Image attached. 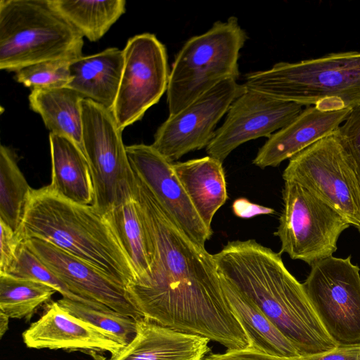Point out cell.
Instances as JSON below:
<instances>
[{"instance_id": "6da1fadb", "label": "cell", "mask_w": 360, "mask_h": 360, "mask_svg": "<svg viewBox=\"0 0 360 360\" xmlns=\"http://www.w3.org/2000/svg\"><path fill=\"white\" fill-rule=\"evenodd\" d=\"M134 193L153 247L150 276L126 288L146 319L215 341L228 350L250 347L224 294L213 255L189 238L134 174Z\"/></svg>"}, {"instance_id": "7a4b0ae2", "label": "cell", "mask_w": 360, "mask_h": 360, "mask_svg": "<svg viewBox=\"0 0 360 360\" xmlns=\"http://www.w3.org/2000/svg\"><path fill=\"white\" fill-rule=\"evenodd\" d=\"M281 253L255 240H233L213 255L217 270L253 301L302 357L338 346L328 335Z\"/></svg>"}, {"instance_id": "3957f363", "label": "cell", "mask_w": 360, "mask_h": 360, "mask_svg": "<svg viewBox=\"0 0 360 360\" xmlns=\"http://www.w3.org/2000/svg\"><path fill=\"white\" fill-rule=\"evenodd\" d=\"M18 238L45 240L91 264L125 288L136 280L130 259L105 215L65 200L47 186L32 188Z\"/></svg>"}, {"instance_id": "277c9868", "label": "cell", "mask_w": 360, "mask_h": 360, "mask_svg": "<svg viewBox=\"0 0 360 360\" xmlns=\"http://www.w3.org/2000/svg\"><path fill=\"white\" fill-rule=\"evenodd\" d=\"M243 85L278 100L323 111L360 107V51L279 62L245 75Z\"/></svg>"}, {"instance_id": "5b68a950", "label": "cell", "mask_w": 360, "mask_h": 360, "mask_svg": "<svg viewBox=\"0 0 360 360\" xmlns=\"http://www.w3.org/2000/svg\"><path fill=\"white\" fill-rule=\"evenodd\" d=\"M83 36L49 0L0 1V69L16 72L32 64L72 61L82 56Z\"/></svg>"}, {"instance_id": "8992f818", "label": "cell", "mask_w": 360, "mask_h": 360, "mask_svg": "<svg viewBox=\"0 0 360 360\" xmlns=\"http://www.w3.org/2000/svg\"><path fill=\"white\" fill-rule=\"evenodd\" d=\"M248 39L237 18L217 21L188 39L176 54L167 89L169 115L184 109L219 82L238 79L240 51Z\"/></svg>"}, {"instance_id": "52a82bcc", "label": "cell", "mask_w": 360, "mask_h": 360, "mask_svg": "<svg viewBox=\"0 0 360 360\" xmlns=\"http://www.w3.org/2000/svg\"><path fill=\"white\" fill-rule=\"evenodd\" d=\"M282 176L306 188L350 225L360 226L359 182L338 130L290 158Z\"/></svg>"}, {"instance_id": "ba28073f", "label": "cell", "mask_w": 360, "mask_h": 360, "mask_svg": "<svg viewBox=\"0 0 360 360\" xmlns=\"http://www.w3.org/2000/svg\"><path fill=\"white\" fill-rule=\"evenodd\" d=\"M82 110L83 151L94 191L92 205L105 215L133 195L134 174L112 112L89 99L82 100Z\"/></svg>"}, {"instance_id": "9c48e42d", "label": "cell", "mask_w": 360, "mask_h": 360, "mask_svg": "<svg viewBox=\"0 0 360 360\" xmlns=\"http://www.w3.org/2000/svg\"><path fill=\"white\" fill-rule=\"evenodd\" d=\"M283 208L274 235L280 253L311 266L333 256L341 233L350 224L332 207L297 182L285 181Z\"/></svg>"}, {"instance_id": "30bf717a", "label": "cell", "mask_w": 360, "mask_h": 360, "mask_svg": "<svg viewBox=\"0 0 360 360\" xmlns=\"http://www.w3.org/2000/svg\"><path fill=\"white\" fill-rule=\"evenodd\" d=\"M329 257L311 266L302 283L323 328L338 347L360 345V268Z\"/></svg>"}, {"instance_id": "8fae6325", "label": "cell", "mask_w": 360, "mask_h": 360, "mask_svg": "<svg viewBox=\"0 0 360 360\" xmlns=\"http://www.w3.org/2000/svg\"><path fill=\"white\" fill-rule=\"evenodd\" d=\"M117 98L112 110L118 127L140 120L167 91L169 71L165 46L150 33L127 41Z\"/></svg>"}, {"instance_id": "7c38bea8", "label": "cell", "mask_w": 360, "mask_h": 360, "mask_svg": "<svg viewBox=\"0 0 360 360\" xmlns=\"http://www.w3.org/2000/svg\"><path fill=\"white\" fill-rule=\"evenodd\" d=\"M244 89L234 79L219 82L176 114L169 115L157 129L151 146L171 162L206 148L217 123Z\"/></svg>"}, {"instance_id": "4fadbf2b", "label": "cell", "mask_w": 360, "mask_h": 360, "mask_svg": "<svg viewBox=\"0 0 360 360\" xmlns=\"http://www.w3.org/2000/svg\"><path fill=\"white\" fill-rule=\"evenodd\" d=\"M302 107L245 86L231 103L222 125L216 129L206 152L223 162L243 143L269 138L295 118Z\"/></svg>"}, {"instance_id": "5bb4252c", "label": "cell", "mask_w": 360, "mask_h": 360, "mask_svg": "<svg viewBox=\"0 0 360 360\" xmlns=\"http://www.w3.org/2000/svg\"><path fill=\"white\" fill-rule=\"evenodd\" d=\"M134 174L146 184L181 231L193 242L205 248L213 231L207 229L174 174L172 164L151 145L126 146Z\"/></svg>"}, {"instance_id": "9a60e30c", "label": "cell", "mask_w": 360, "mask_h": 360, "mask_svg": "<svg viewBox=\"0 0 360 360\" xmlns=\"http://www.w3.org/2000/svg\"><path fill=\"white\" fill-rule=\"evenodd\" d=\"M25 241L77 295L136 320L143 318L128 300L126 288L96 267L45 240Z\"/></svg>"}, {"instance_id": "2e32d148", "label": "cell", "mask_w": 360, "mask_h": 360, "mask_svg": "<svg viewBox=\"0 0 360 360\" xmlns=\"http://www.w3.org/2000/svg\"><path fill=\"white\" fill-rule=\"evenodd\" d=\"M25 345L33 349L107 352L116 354L124 346L95 326L75 317L57 301L45 304L42 315L22 333Z\"/></svg>"}, {"instance_id": "e0dca14e", "label": "cell", "mask_w": 360, "mask_h": 360, "mask_svg": "<svg viewBox=\"0 0 360 360\" xmlns=\"http://www.w3.org/2000/svg\"><path fill=\"white\" fill-rule=\"evenodd\" d=\"M352 110L323 111L315 106L306 107L289 124L268 138L252 163L262 169L278 166L337 131Z\"/></svg>"}, {"instance_id": "ac0fdd59", "label": "cell", "mask_w": 360, "mask_h": 360, "mask_svg": "<svg viewBox=\"0 0 360 360\" xmlns=\"http://www.w3.org/2000/svg\"><path fill=\"white\" fill-rule=\"evenodd\" d=\"M209 341L142 318L134 339L108 360H203Z\"/></svg>"}, {"instance_id": "d6986e66", "label": "cell", "mask_w": 360, "mask_h": 360, "mask_svg": "<svg viewBox=\"0 0 360 360\" xmlns=\"http://www.w3.org/2000/svg\"><path fill=\"white\" fill-rule=\"evenodd\" d=\"M123 65V50L115 47L90 56H82L70 63L71 78L66 87L112 112Z\"/></svg>"}, {"instance_id": "ffe728a7", "label": "cell", "mask_w": 360, "mask_h": 360, "mask_svg": "<svg viewBox=\"0 0 360 360\" xmlns=\"http://www.w3.org/2000/svg\"><path fill=\"white\" fill-rule=\"evenodd\" d=\"M222 162L208 155L172 164L195 211L211 231L215 213L228 198Z\"/></svg>"}, {"instance_id": "44dd1931", "label": "cell", "mask_w": 360, "mask_h": 360, "mask_svg": "<svg viewBox=\"0 0 360 360\" xmlns=\"http://www.w3.org/2000/svg\"><path fill=\"white\" fill-rule=\"evenodd\" d=\"M53 194L74 203L92 205L94 191L89 162L83 150L65 136L49 134Z\"/></svg>"}, {"instance_id": "7402d4cb", "label": "cell", "mask_w": 360, "mask_h": 360, "mask_svg": "<svg viewBox=\"0 0 360 360\" xmlns=\"http://www.w3.org/2000/svg\"><path fill=\"white\" fill-rule=\"evenodd\" d=\"M220 277L227 300L248 338V349L278 356L300 357L292 343L259 307L233 283Z\"/></svg>"}, {"instance_id": "603a6c76", "label": "cell", "mask_w": 360, "mask_h": 360, "mask_svg": "<svg viewBox=\"0 0 360 360\" xmlns=\"http://www.w3.org/2000/svg\"><path fill=\"white\" fill-rule=\"evenodd\" d=\"M105 217L136 271V280L131 285L145 282L150 276L153 247L134 190L129 199L115 207Z\"/></svg>"}, {"instance_id": "cb8c5ba5", "label": "cell", "mask_w": 360, "mask_h": 360, "mask_svg": "<svg viewBox=\"0 0 360 360\" xmlns=\"http://www.w3.org/2000/svg\"><path fill=\"white\" fill-rule=\"evenodd\" d=\"M28 98L30 108L41 116L50 133L70 139L83 150L84 98L79 94L66 86L41 89L31 90Z\"/></svg>"}, {"instance_id": "d4e9b609", "label": "cell", "mask_w": 360, "mask_h": 360, "mask_svg": "<svg viewBox=\"0 0 360 360\" xmlns=\"http://www.w3.org/2000/svg\"><path fill=\"white\" fill-rule=\"evenodd\" d=\"M51 6L82 36L98 41L126 11L124 0H49Z\"/></svg>"}, {"instance_id": "484cf974", "label": "cell", "mask_w": 360, "mask_h": 360, "mask_svg": "<svg viewBox=\"0 0 360 360\" xmlns=\"http://www.w3.org/2000/svg\"><path fill=\"white\" fill-rule=\"evenodd\" d=\"M32 188L20 171L15 153L0 147V221L15 233L19 229Z\"/></svg>"}, {"instance_id": "4316f807", "label": "cell", "mask_w": 360, "mask_h": 360, "mask_svg": "<svg viewBox=\"0 0 360 360\" xmlns=\"http://www.w3.org/2000/svg\"><path fill=\"white\" fill-rule=\"evenodd\" d=\"M56 292L53 288L36 281L0 274V311L9 318L29 321Z\"/></svg>"}, {"instance_id": "83f0119b", "label": "cell", "mask_w": 360, "mask_h": 360, "mask_svg": "<svg viewBox=\"0 0 360 360\" xmlns=\"http://www.w3.org/2000/svg\"><path fill=\"white\" fill-rule=\"evenodd\" d=\"M57 302L70 314L95 326L123 346L129 344L137 333L138 320L110 308L97 309L64 297Z\"/></svg>"}, {"instance_id": "f1b7e54d", "label": "cell", "mask_w": 360, "mask_h": 360, "mask_svg": "<svg viewBox=\"0 0 360 360\" xmlns=\"http://www.w3.org/2000/svg\"><path fill=\"white\" fill-rule=\"evenodd\" d=\"M13 277L36 281L53 288L63 297L78 301L94 308L108 307L75 294L27 245L22 241L15 258L5 273Z\"/></svg>"}, {"instance_id": "f546056e", "label": "cell", "mask_w": 360, "mask_h": 360, "mask_svg": "<svg viewBox=\"0 0 360 360\" xmlns=\"http://www.w3.org/2000/svg\"><path fill=\"white\" fill-rule=\"evenodd\" d=\"M72 61H44L25 67L15 72V79L31 90L66 86L70 81Z\"/></svg>"}, {"instance_id": "4dcf8cb0", "label": "cell", "mask_w": 360, "mask_h": 360, "mask_svg": "<svg viewBox=\"0 0 360 360\" xmlns=\"http://www.w3.org/2000/svg\"><path fill=\"white\" fill-rule=\"evenodd\" d=\"M340 139L351 157L358 180L360 179V107L353 109L338 129Z\"/></svg>"}, {"instance_id": "1f68e13d", "label": "cell", "mask_w": 360, "mask_h": 360, "mask_svg": "<svg viewBox=\"0 0 360 360\" xmlns=\"http://www.w3.org/2000/svg\"><path fill=\"white\" fill-rule=\"evenodd\" d=\"M0 227V274H2L14 261L22 241L13 229L1 221Z\"/></svg>"}, {"instance_id": "d6a6232c", "label": "cell", "mask_w": 360, "mask_h": 360, "mask_svg": "<svg viewBox=\"0 0 360 360\" xmlns=\"http://www.w3.org/2000/svg\"><path fill=\"white\" fill-rule=\"evenodd\" d=\"M203 360H304L300 357H283L261 353L250 349L227 350L208 355Z\"/></svg>"}, {"instance_id": "836d02e7", "label": "cell", "mask_w": 360, "mask_h": 360, "mask_svg": "<svg viewBox=\"0 0 360 360\" xmlns=\"http://www.w3.org/2000/svg\"><path fill=\"white\" fill-rule=\"evenodd\" d=\"M232 210L236 217L243 219L274 212V209L253 203L245 198L236 199L232 204Z\"/></svg>"}, {"instance_id": "e575fe53", "label": "cell", "mask_w": 360, "mask_h": 360, "mask_svg": "<svg viewBox=\"0 0 360 360\" xmlns=\"http://www.w3.org/2000/svg\"><path fill=\"white\" fill-rule=\"evenodd\" d=\"M302 358L304 360H360V345L337 347L326 352Z\"/></svg>"}, {"instance_id": "d590c367", "label": "cell", "mask_w": 360, "mask_h": 360, "mask_svg": "<svg viewBox=\"0 0 360 360\" xmlns=\"http://www.w3.org/2000/svg\"><path fill=\"white\" fill-rule=\"evenodd\" d=\"M10 318L4 312L0 311V338H1L4 334L8 328V319Z\"/></svg>"}, {"instance_id": "8d00e7d4", "label": "cell", "mask_w": 360, "mask_h": 360, "mask_svg": "<svg viewBox=\"0 0 360 360\" xmlns=\"http://www.w3.org/2000/svg\"><path fill=\"white\" fill-rule=\"evenodd\" d=\"M359 186H360V179L359 180Z\"/></svg>"}]
</instances>
